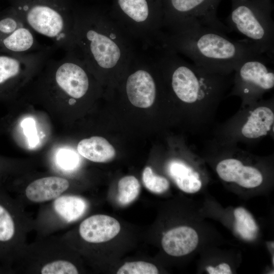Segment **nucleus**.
I'll use <instances>...</instances> for the list:
<instances>
[{"label":"nucleus","mask_w":274,"mask_h":274,"mask_svg":"<svg viewBox=\"0 0 274 274\" xmlns=\"http://www.w3.org/2000/svg\"><path fill=\"white\" fill-rule=\"evenodd\" d=\"M222 0H162V28L167 33L206 28L226 34L229 29L217 17Z\"/></svg>","instance_id":"obj_8"},{"label":"nucleus","mask_w":274,"mask_h":274,"mask_svg":"<svg viewBox=\"0 0 274 274\" xmlns=\"http://www.w3.org/2000/svg\"><path fill=\"white\" fill-rule=\"evenodd\" d=\"M21 126L23 128V132L27 136L30 146L34 147L39 141L37 133V130L34 120L30 118H27L23 120Z\"/></svg>","instance_id":"obj_26"},{"label":"nucleus","mask_w":274,"mask_h":274,"mask_svg":"<svg viewBox=\"0 0 274 274\" xmlns=\"http://www.w3.org/2000/svg\"><path fill=\"white\" fill-rule=\"evenodd\" d=\"M206 269L210 274H231L232 271L230 266L226 263H222L214 267L208 266Z\"/></svg>","instance_id":"obj_27"},{"label":"nucleus","mask_w":274,"mask_h":274,"mask_svg":"<svg viewBox=\"0 0 274 274\" xmlns=\"http://www.w3.org/2000/svg\"><path fill=\"white\" fill-rule=\"evenodd\" d=\"M153 57L170 93L188 109L194 133L202 132L213 123L217 110L233 76L208 72L164 48L155 49Z\"/></svg>","instance_id":"obj_2"},{"label":"nucleus","mask_w":274,"mask_h":274,"mask_svg":"<svg viewBox=\"0 0 274 274\" xmlns=\"http://www.w3.org/2000/svg\"><path fill=\"white\" fill-rule=\"evenodd\" d=\"M25 24L18 12L10 5L0 10V41Z\"/></svg>","instance_id":"obj_18"},{"label":"nucleus","mask_w":274,"mask_h":274,"mask_svg":"<svg viewBox=\"0 0 274 274\" xmlns=\"http://www.w3.org/2000/svg\"><path fill=\"white\" fill-rule=\"evenodd\" d=\"M235 229L244 239L252 240L255 237L258 227L252 215L244 208L239 207L234 211Z\"/></svg>","instance_id":"obj_19"},{"label":"nucleus","mask_w":274,"mask_h":274,"mask_svg":"<svg viewBox=\"0 0 274 274\" xmlns=\"http://www.w3.org/2000/svg\"><path fill=\"white\" fill-rule=\"evenodd\" d=\"M273 61L264 54L248 57L234 71L231 90L228 96H236L241 106L248 105L263 98L274 87V72L268 64Z\"/></svg>","instance_id":"obj_9"},{"label":"nucleus","mask_w":274,"mask_h":274,"mask_svg":"<svg viewBox=\"0 0 274 274\" xmlns=\"http://www.w3.org/2000/svg\"><path fill=\"white\" fill-rule=\"evenodd\" d=\"M74 3L71 0H10L25 24L65 52L74 46Z\"/></svg>","instance_id":"obj_4"},{"label":"nucleus","mask_w":274,"mask_h":274,"mask_svg":"<svg viewBox=\"0 0 274 274\" xmlns=\"http://www.w3.org/2000/svg\"><path fill=\"white\" fill-rule=\"evenodd\" d=\"M51 47L20 54H0V96L11 93L20 79L40 71L50 58Z\"/></svg>","instance_id":"obj_11"},{"label":"nucleus","mask_w":274,"mask_h":274,"mask_svg":"<svg viewBox=\"0 0 274 274\" xmlns=\"http://www.w3.org/2000/svg\"><path fill=\"white\" fill-rule=\"evenodd\" d=\"M109 12L144 50L159 47L164 32L162 0H112Z\"/></svg>","instance_id":"obj_5"},{"label":"nucleus","mask_w":274,"mask_h":274,"mask_svg":"<svg viewBox=\"0 0 274 274\" xmlns=\"http://www.w3.org/2000/svg\"><path fill=\"white\" fill-rule=\"evenodd\" d=\"M142 180L145 187L154 193H162L169 187V183L167 179L155 174L150 166H147L144 169Z\"/></svg>","instance_id":"obj_21"},{"label":"nucleus","mask_w":274,"mask_h":274,"mask_svg":"<svg viewBox=\"0 0 274 274\" xmlns=\"http://www.w3.org/2000/svg\"><path fill=\"white\" fill-rule=\"evenodd\" d=\"M73 51L93 74H124L138 52L134 42L110 15L98 6L74 4Z\"/></svg>","instance_id":"obj_1"},{"label":"nucleus","mask_w":274,"mask_h":274,"mask_svg":"<svg viewBox=\"0 0 274 274\" xmlns=\"http://www.w3.org/2000/svg\"><path fill=\"white\" fill-rule=\"evenodd\" d=\"M121 229L119 222L106 215H94L83 220L80 225L79 233L85 241L100 243L115 237Z\"/></svg>","instance_id":"obj_12"},{"label":"nucleus","mask_w":274,"mask_h":274,"mask_svg":"<svg viewBox=\"0 0 274 274\" xmlns=\"http://www.w3.org/2000/svg\"><path fill=\"white\" fill-rule=\"evenodd\" d=\"M166 169L168 176L182 191L194 193L201 189L200 174L188 162L179 158H172L167 162Z\"/></svg>","instance_id":"obj_14"},{"label":"nucleus","mask_w":274,"mask_h":274,"mask_svg":"<svg viewBox=\"0 0 274 274\" xmlns=\"http://www.w3.org/2000/svg\"><path fill=\"white\" fill-rule=\"evenodd\" d=\"M14 233V223L11 216L7 210L0 205V241L10 240Z\"/></svg>","instance_id":"obj_24"},{"label":"nucleus","mask_w":274,"mask_h":274,"mask_svg":"<svg viewBox=\"0 0 274 274\" xmlns=\"http://www.w3.org/2000/svg\"><path fill=\"white\" fill-rule=\"evenodd\" d=\"M117 274H157L158 270L152 263L145 261L125 263L117 271Z\"/></svg>","instance_id":"obj_22"},{"label":"nucleus","mask_w":274,"mask_h":274,"mask_svg":"<svg viewBox=\"0 0 274 274\" xmlns=\"http://www.w3.org/2000/svg\"><path fill=\"white\" fill-rule=\"evenodd\" d=\"M56 159L59 166L66 170L75 168L79 163L77 154L68 149H61L57 154Z\"/></svg>","instance_id":"obj_25"},{"label":"nucleus","mask_w":274,"mask_h":274,"mask_svg":"<svg viewBox=\"0 0 274 274\" xmlns=\"http://www.w3.org/2000/svg\"><path fill=\"white\" fill-rule=\"evenodd\" d=\"M273 127L272 97L241 106L233 116L215 128L212 139L222 144L253 145L266 136H273Z\"/></svg>","instance_id":"obj_6"},{"label":"nucleus","mask_w":274,"mask_h":274,"mask_svg":"<svg viewBox=\"0 0 274 274\" xmlns=\"http://www.w3.org/2000/svg\"><path fill=\"white\" fill-rule=\"evenodd\" d=\"M159 48L182 54L196 66L223 75L232 74L245 58L263 54L246 39L234 40L226 34L206 28L172 33L164 31Z\"/></svg>","instance_id":"obj_3"},{"label":"nucleus","mask_w":274,"mask_h":274,"mask_svg":"<svg viewBox=\"0 0 274 274\" xmlns=\"http://www.w3.org/2000/svg\"><path fill=\"white\" fill-rule=\"evenodd\" d=\"M141 190L140 183L133 176L121 178L118 183L117 200L122 206H126L133 201Z\"/></svg>","instance_id":"obj_20"},{"label":"nucleus","mask_w":274,"mask_h":274,"mask_svg":"<svg viewBox=\"0 0 274 274\" xmlns=\"http://www.w3.org/2000/svg\"><path fill=\"white\" fill-rule=\"evenodd\" d=\"M68 181L63 178L51 176L37 179L25 189L27 198L33 202H43L59 197L68 189Z\"/></svg>","instance_id":"obj_15"},{"label":"nucleus","mask_w":274,"mask_h":274,"mask_svg":"<svg viewBox=\"0 0 274 274\" xmlns=\"http://www.w3.org/2000/svg\"><path fill=\"white\" fill-rule=\"evenodd\" d=\"M77 150L81 156L95 162L110 161L116 155L113 146L106 139L97 136L80 141Z\"/></svg>","instance_id":"obj_16"},{"label":"nucleus","mask_w":274,"mask_h":274,"mask_svg":"<svg viewBox=\"0 0 274 274\" xmlns=\"http://www.w3.org/2000/svg\"><path fill=\"white\" fill-rule=\"evenodd\" d=\"M87 208L86 201L77 196L58 197L54 202L55 212L68 222H73L80 218L84 214Z\"/></svg>","instance_id":"obj_17"},{"label":"nucleus","mask_w":274,"mask_h":274,"mask_svg":"<svg viewBox=\"0 0 274 274\" xmlns=\"http://www.w3.org/2000/svg\"><path fill=\"white\" fill-rule=\"evenodd\" d=\"M42 274H77L78 270L72 263L65 260L54 261L45 264L41 269Z\"/></svg>","instance_id":"obj_23"},{"label":"nucleus","mask_w":274,"mask_h":274,"mask_svg":"<svg viewBox=\"0 0 274 274\" xmlns=\"http://www.w3.org/2000/svg\"><path fill=\"white\" fill-rule=\"evenodd\" d=\"M231 11L226 20L230 31L246 39L259 52L274 60L272 0H230Z\"/></svg>","instance_id":"obj_7"},{"label":"nucleus","mask_w":274,"mask_h":274,"mask_svg":"<svg viewBox=\"0 0 274 274\" xmlns=\"http://www.w3.org/2000/svg\"><path fill=\"white\" fill-rule=\"evenodd\" d=\"M206 145L222 156L215 169L223 181L246 188H255L262 183L263 174L256 166L244 163L242 160L243 150L237 145L220 144L212 139Z\"/></svg>","instance_id":"obj_10"},{"label":"nucleus","mask_w":274,"mask_h":274,"mask_svg":"<svg viewBox=\"0 0 274 274\" xmlns=\"http://www.w3.org/2000/svg\"><path fill=\"white\" fill-rule=\"evenodd\" d=\"M198 243L196 231L188 226H180L168 231L161 240L162 247L168 255L182 256L194 251Z\"/></svg>","instance_id":"obj_13"}]
</instances>
